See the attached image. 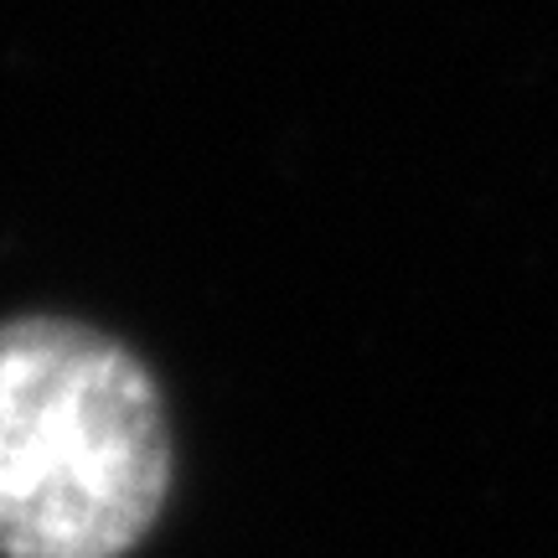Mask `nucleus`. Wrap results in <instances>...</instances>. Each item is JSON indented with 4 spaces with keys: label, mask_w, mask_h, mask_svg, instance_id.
<instances>
[{
    "label": "nucleus",
    "mask_w": 558,
    "mask_h": 558,
    "mask_svg": "<svg viewBox=\"0 0 558 558\" xmlns=\"http://www.w3.org/2000/svg\"><path fill=\"white\" fill-rule=\"evenodd\" d=\"M171 492L150 367L88 320H0V558H124Z\"/></svg>",
    "instance_id": "1"
}]
</instances>
